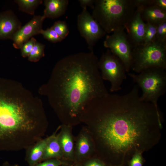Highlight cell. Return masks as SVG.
Listing matches in <instances>:
<instances>
[{"mask_svg": "<svg viewBox=\"0 0 166 166\" xmlns=\"http://www.w3.org/2000/svg\"><path fill=\"white\" fill-rule=\"evenodd\" d=\"M93 51L67 56L60 60L44 87V93L61 114L75 119L93 99L109 93Z\"/></svg>", "mask_w": 166, "mask_h": 166, "instance_id": "cell-1", "label": "cell"}, {"mask_svg": "<svg viewBox=\"0 0 166 166\" xmlns=\"http://www.w3.org/2000/svg\"><path fill=\"white\" fill-rule=\"evenodd\" d=\"M0 78V151L26 149L42 139L46 120L40 102L22 100Z\"/></svg>", "mask_w": 166, "mask_h": 166, "instance_id": "cell-2", "label": "cell"}, {"mask_svg": "<svg viewBox=\"0 0 166 166\" xmlns=\"http://www.w3.org/2000/svg\"><path fill=\"white\" fill-rule=\"evenodd\" d=\"M136 8L135 0H95L92 16L110 34L125 29Z\"/></svg>", "mask_w": 166, "mask_h": 166, "instance_id": "cell-3", "label": "cell"}, {"mask_svg": "<svg viewBox=\"0 0 166 166\" xmlns=\"http://www.w3.org/2000/svg\"><path fill=\"white\" fill-rule=\"evenodd\" d=\"M166 70L152 68L144 70L138 74L128 73V75L140 88L142 92L140 99L151 103L157 108L159 98L166 91Z\"/></svg>", "mask_w": 166, "mask_h": 166, "instance_id": "cell-4", "label": "cell"}, {"mask_svg": "<svg viewBox=\"0 0 166 166\" xmlns=\"http://www.w3.org/2000/svg\"><path fill=\"white\" fill-rule=\"evenodd\" d=\"M152 68L166 70V44L155 41L133 48L131 69L139 73Z\"/></svg>", "mask_w": 166, "mask_h": 166, "instance_id": "cell-5", "label": "cell"}, {"mask_svg": "<svg viewBox=\"0 0 166 166\" xmlns=\"http://www.w3.org/2000/svg\"><path fill=\"white\" fill-rule=\"evenodd\" d=\"M98 67L103 80L110 83L111 92L118 91L127 78V73L122 61L108 49L98 60Z\"/></svg>", "mask_w": 166, "mask_h": 166, "instance_id": "cell-6", "label": "cell"}, {"mask_svg": "<svg viewBox=\"0 0 166 166\" xmlns=\"http://www.w3.org/2000/svg\"><path fill=\"white\" fill-rule=\"evenodd\" d=\"M124 30L122 28L107 35L103 44L105 47L109 49L122 61L128 73L132 65L133 49Z\"/></svg>", "mask_w": 166, "mask_h": 166, "instance_id": "cell-7", "label": "cell"}, {"mask_svg": "<svg viewBox=\"0 0 166 166\" xmlns=\"http://www.w3.org/2000/svg\"><path fill=\"white\" fill-rule=\"evenodd\" d=\"M77 26L81 36L85 40L91 51H93L97 42L106 34L87 10V8L83 9L78 15Z\"/></svg>", "mask_w": 166, "mask_h": 166, "instance_id": "cell-8", "label": "cell"}, {"mask_svg": "<svg viewBox=\"0 0 166 166\" xmlns=\"http://www.w3.org/2000/svg\"><path fill=\"white\" fill-rule=\"evenodd\" d=\"M141 11V7L136 6L135 10L125 28L133 49L144 42L146 23L142 18Z\"/></svg>", "mask_w": 166, "mask_h": 166, "instance_id": "cell-9", "label": "cell"}, {"mask_svg": "<svg viewBox=\"0 0 166 166\" xmlns=\"http://www.w3.org/2000/svg\"><path fill=\"white\" fill-rule=\"evenodd\" d=\"M44 19L42 16H34L28 23L22 26L11 39L13 41L14 47L20 49L23 44L33 36L40 34L43 29L42 24Z\"/></svg>", "mask_w": 166, "mask_h": 166, "instance_id": "cell-10", "label": "cell"}, {"mask_svg": "<svg viewBox=\"0 0 166 166\" xmlns=\"http://www.w3.org/2000/svg\"><path fill=\"white\" fill-rule=\"evenodd\" d=\"M22 23L11 10L0 12V39H12Z\"/></svg>", "mask_w": 166, "mask_h": 166, "instance_id": "cell-11", "label": "cell"}, {"mask_svg": "<svg viewBox=\"0 0 166 166\" xmlns=\"http://www.w3.org/2000/svg\"><path fill=\"white\" fill-rule=\"evenodd\" d=\"M53 135L40 139L25 149V160L29 166H33L42 161L45 147Z\"/></svg>", "mask_w": 166, "mask_h": 166, "instance_id": "cell-12", "label": "cell"}, {"mask_svg": "<svg viewBox=\"0 0 166 166\" xmlns=\"http://www.w3.org/2000/svg\"><path fill=\"white\" fill-rule=\"evenodd\" d=\"M140 6L141 8L142 18L145 23H149L157 26L166 22V11L153 5L146 6Z\"/></svg>", "mask_w": 166, "mask_h": 166, "instance_id": "cell-13", "label": "cell"}, {"mask_svg": "<svg viewBox=\"0 0 166 166\" xmlns=\"http://www.w3.org/2000/svg\"><path fill=\"white\" fill-rule=\"evenodd\" d=\"M69 2L68 0H44L45 8L42 15L43 18L44 19H54L62 15L66 11Z\"/></svg>", "mask_w": 166, "mask_h": 166, "instance_id": "cell-14", "label": "cell"}, {"mask_svg": "<svg viewBox=\"0 0 166 166\" xmlns=\"http://www.w3.org/2000/svg\"><path fill=\"white\" fill-rule=\"evenodd\" d=\"M56 132L53 133L46 145L42 161L50 159H58L63 155L59 140L58 134L56 135Z\"/></svg>", "mask_w": 166, "mask_h": 166, "instance_id": "cell-15", "label": "cell"}, {"mask_svg": "<svg viewBox=\"0 0 166 166\" xmlns=\"http://www.w3.org/2000/svg\"><path fill=\"white\" fill-rule=\"evenodd\" d=\"M58 134L59 140L63 154L71 156L73 152V143L70 133L67 131L62 130Z\"/></svg>", "mask_w": 166, "mask_h": 166, "instance_id": "cell-16", "label": "cell"}, {"mask_svg": "<svg viewBox=\"0 0 166 166\" xmlns=\"http://www.w3.org/2000/svg\"><path fill=\"white\" fill-rule=\"evenodd\" d=\"M19 10L30 15H34L36 9L42 2L41 0H15Z\"/></svg>", "mask_w": 166, "mask_h": 166, "instance_id": "cell-17", "label": "cell"}, {"mask_svg": "<svg viewBox=\"0 0 166 166\" xmlns=\"http://www.w3.org/2000/svg\"><path fill=\"white\" fill-rule=\"evenodd\" d=\"M45 48V45L37 42L28 56L29 60L34 61H38L44 55Z\"/></svg>", "mask_w": 166, "mask_h": 166, "instance_id": "cell-18", "label": "cell"}, {"mask_svg": "<svg viewBox=\"0 0 166 166\" xmlns=\"http://www.w3.org/2000/svg\"><path fill=\"white\" fill-rule=\"evenodd\" d=\"M146 27L143 44H147L155 41L157 26L149 23H146Z\"/></svg>", "mask_w": 166, "mask_h": 166, "instance_id": "cell-19", "label": "cell"}, {"mask_svg": "<svg viewBox=\"0 0 166 166\" xmlns=\"http://www.w3.org/2000/svg\"><path fill=\"white\" fill-rule=\"evenodd\" d=\"M51 28L63 39L69 33L68 26L65 21L59 20L55 22Z\"/></svg>", "mask_w": 166, "mask_h": 166, "instance_id": "cell-20", "label": "cell"}, {"mask_svg": "<svg viewBox=\"0 0 166 166\" xmlns=\"http://www.w3.org/2000/svg\"><path fill=\"white\" fill-rule=\"evenodd\" d=\"M90 142L88 137L85 135L81 136L79 139L77 144L78 153L80 156L87 154L90 149Z\"/></svg>", "mask_w": 166, "mask_h": 166, "instance_id": "cell-21", "label": "cell"}, {"mask_svg": "<svg viewBox=\"0 0 166 166\" xmlns=\"http://www.w3.org/2000/svg\"><path fill=\"white\" fill-rule=\"evenodd\" d=\"M40 34H42L44 38L53 43L60 42L63 40L51 27L48 28L46 30L42 29L41 31Z\"/></svg>", "mask_w": 166, "mask_h": 166, "instance_id": "cell-22", "label": "cell"}, {"mask_svg": "<svg viewBox=\"0 0 166 166\" xmlns=\"http://www.w3.org/2000/svg\"><path fill=\"white\" fill-rule=\"evenodd\" d=\"M155 41L166 44V22L157 26Z\"/></svg>", "mask_w": 166, "mask_h": 166, "instance_id": "cell-23", "label": "cell"}, {"mask_svg": "<svg viewBox=\"0 0 166 166\" xmlns=\"http://www.w3.org/2000/svg\"><path fill=\"white\" fill-rule=\"evenodd\" d=\"M37 42L36 39L32 37L23 44L20 48L23 57L29 56Z\"/></svg>", "mask_w": 166, "mask_h": 166, "instance_id": "cell-24", "label": "cell"}, {"mask_svg": "<svg viewBox=\"0 0 166 166\" xmlns=\"http://www.w3.org/2000/svg\"><path fill=\"white\" fill-rule=\"evenodd\" d=\"M39 162L33 166H60L63 163L58 159H50Z\"/></svg>", "mask_w": 166, "mask_h": 166, "instance_id": "cell-25", "label": "cell"}, {"mask_svg": "<svg viewBox=\"0 0 166 166\" xmlns=\"http://www.w3.org/2000/svg\"><path fill=\"white\" fill-rule=\"evenodd\" d=\"M143 160L139 153L135 154L130 161L129 166H142Z\"/></svg>", "mask_w": 166, "mask_h": 166, "instance_id": "cell-26", "label": "cell"}, {"mask_svg": "<svg viewBox=\"0 0 166 166\" xmlns=\"http://www.w3.org/2000/svg\"><path fill=\"white\" fill-rule=\"evenodd\" d=\"M78 1L83 9L87 8V6L92 9L94 8L95 0H79Z\"/></svg>", "mask_w": 166, "mask_h": 166, "instance_id": "cell-27", "label": "cell"}, {"mask_svg": "<svg viewBox=\"0 0 166 166\" xmlns=\"http://www.w3.org/2000/svg\"><path fill=\"white\" fill-rule=\"evenodd\" d=\"M153 5L166 11V0H153Z\"/></svg>", "mask_w": 166, "mask_h": 166, "instance_id": "cell-28", "label": "cell"}, {"mask_svg": "<svg viewBox=\"0 0 166 166\" xmlns=\"http://www.w3.org/2000/svg\"><path fill=\"white\" fill-rule=\"evenodd\" d=\"M85 166H105L102 162L97 161L93 160L87 163Z\"/></svg>", "mask_w": 166, "mask_h": 166, "instance_id": "cell-29", "label": "cell"}, {"mask_svg": "<svg viewBox=\"0 0 166 166\" xmlns=\"http://www.w3.org/2000/svg\"><path fill=\"white\" fill-rule=\"evenodd\" d=\"M0 166H19V165L17 164H11L8 162L6 161Z\"/></svg>", "mask_w": 166, "mask_h": 166, "instance_id": "cell-30", "label": "cell"}]
</instances>
